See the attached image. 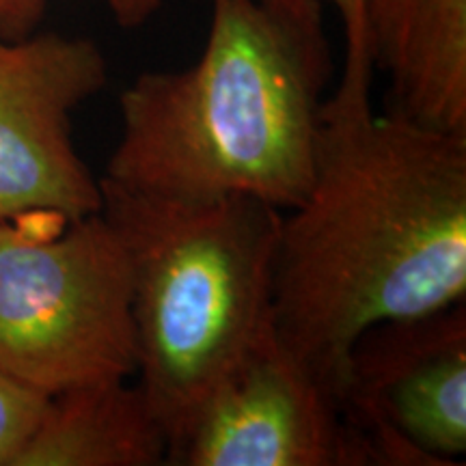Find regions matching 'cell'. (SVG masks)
<instances>
[{
    "mask_svg": "<svg viewBox=\"0 0 466 466\" xmlns=\"http://www.w3.org/2000/svg\"><path fill=\"white\" fill-rule=\"evenodd\" d=\"M466 300V134L326 97L307 195L285 209L272 329L339 398L371 326Z\"/></svg>",
    "mask_w": 466,
    "mask_h": 466,
    "instance_id": "6da1fadb",
    "label": "cell"
},
{
    "mask_svg": "<svg viewBox=\"0 0 466 466\" xmlns=\"http://www.w3.org/2000/svg\"><path fill=\"white\" fill-rule=\"evenodd\" d=\"M333 58L319 0H212L195 66L145 72L119 97L102 182L175 201L307 195Z\"/></svg>",
    "mask_w": 466,
    "mask_h": 466,
    "instance_id": "7a4b0ae2",
    "label": "cell"
},
{
    "mask_svg": "<svg viewBox=\"0 0 466 466\" xmlns=\"http://www.w3.org/2000/svg\"><path fill=\"white\" fill-rule=\"evenodd\" d=\"M100 186L130 266L138 387L171 456L203 401L272 326L283 212L250 197L175 201Z\"/></svg>",
    "mask_w": 466,
    "mask_h": 466,
    "instance_id": "3957f363",
    "label": "cell"
},
{
    "mask_svg": "<svg viewBox=\"0 0 466 466\" xmlns=\"http://www.w3.org/2000/svg\"><path fill=\"white\" fill-rule=\"evenodd\" d=\"M0 367L48 398L137 374L130 266L102 209L0 223Z\"/></svg>",
    "mask_w": 466,
    "mask_h": 466,
    "instance_id": "277c9868",
    "label": "cell"
},
{
    "mask_svg": "<svg viewBox=\"0 0 466 466\" xmlns=\"http://www.w3.org/2000/svg\"><path fill=\"white\" fill-rule=\"evenodd\" d=\"M354 466H458L466 456V300L367 329L339 393Z\"/></svg>",
    "mask_w": 466,
    "mask_h": 466,
    "instance_id": "5b68a950",
    "label": "cell"
},
{
    "mask_svg": "<svg viewBox=\"0 0 466 466\" xmlns=\"http://www.w3.org/2000/svg\"><path fill=\"white\" fill-rule=\"evenodd\" d=\"M104 85L106 61L91 39L0 37V223L100 212L102 186L76 151L72 113Z\"/></svg>",
    "mask_w": 466,
    "mask_h": 466,
    "instance_id": "8992f818",
    "label": "cell"
},
{
    "mask_svg": "<svg viewBox=\"0 0 466 466\" xmlns=\"http://www.w3.org/2000/svg\"><path fill=\"white\" fill-rule=\"evenodd\" d=\"M177 466H354L339 398L268 329L203 401Z\"/></svg>",
    "mask_w": 466,
    "mask_h": 466,
    "instance_id": "52a82bcc",
    "label": "cell"
},
{
    "mask_svg": "<svg viewBox=\"0 0 466 466\" xmlns=\"http://www.w3.org/2000/svg\"><path fill=\"white\" fill-rule=\"evenodd\" d=\"M367 33L384 113L466 134V0H370Z\"/></svg>",
    "mask_w": 466,
    "mask_h": 466,
    "instance_id": "ba28073f",
    "label": "cell"
},
{
    "mask_svg": "<svg viewBox=\"0 0 466 466\" xmlns=\"http://www.w3.org/2000/svg\"><path fill=\"white\" fill-rule=\"evenodd\" d=\"M168 439L147 395L127 380L52 395L14 466H158Z\"/></svg>",
    "mask_w": 466,
    "mask_h": 466,
    "instance_id": "9c48e42d",
    "label": "cell"
},
{
    "mask_svg": "<svg viewBox=\"0 0 466 466\" xmlns=\"http://www.w3.org/2000/svg\"><path fill=\"white\" fill-rule=\"evenodd\" d=\"M48 395L0 367V466H14L42 419Z\"/></svg>",
    "mask_w": 466,
    "mask_h": 466,
    "instance_id": "30bf717a",
    "label": "cell"
},
{
    "mask_svg": "<svg viewBox=\"0 0 466 466\" xmlns=\"http://www.w3.org/2000/svg\"><path fill=\"white\" fill-rule=\"evenodd\" d=\"M333 5L339 11L346 33V58L343 72L337 85V93L343 96H371L374 63L370 52V33H367V3L370 0H319Z\"/></svg>",
    "mask_w": 466,
    "mask_h": 466,
    "instance_id": "8fae6325",
    "label": "cell"
},
{
    "mask_svg": "<svg viewBox=\"0 0 466 466\" xmlns=\"http://www.w3.org/2000/svg\"><path fill=\"white\" fill-rule=\"evenodd\" d=\"M116 25L138 28L160 9L162 0H104ZM46 0H0V37L20 39L37 25Z\"/></svg>",
    "mask_w": 466,
    "mask_h": 466,
    "instance_id": "7c38bea8",
    "label": "cell"
}]
</instances>
